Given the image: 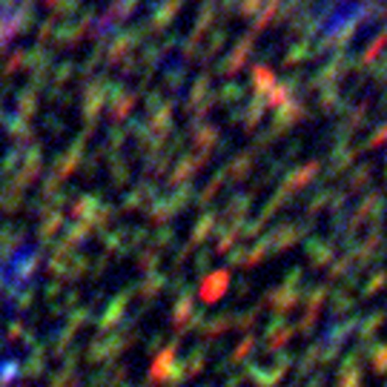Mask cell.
Wrapping results in <instances>:
<instances>
[{
  "label": "cell",
  "instance_id": "6da1fadb",
  "mask_svg": "<svg viewBox=\"0 0 387 387\" xmlns=\"http://www.w3.org/2000/svg\"><path fill=\"white\" fill-rule=\"evenodd\" d=\"M350 63H353V58H350L348 52H336V58H333L330 63H324V66L310 78V86H313V90H324V86H333L341 75H348Z\"/></svg>",
  "mask_w": 387,
  "mask_h": 387
},
{
  "label": "cell",
  "instance_id": "7a4b0ae2",
  "mask_svg": "<svg viewBox=\"0 0 387 387\" xmlns=\"http://www.w3.org/2000/svg\"><path fill=\"white\" fill-rule=\"evenodd\" d=\"M301 118H305V106H301L298 101H287L284 106L276 109V118H273V129H270V133H273V135H281V133H287L290 126H295Z\"/></svg>",
  "mask_w": 387,
  "mask_h": 387
},
{
  "label": "cell",
  "instance_id": "3957f363",
  "mask_svg": "<svg viewBox=\"0 0 387 387\" xmlns=\"http://www.w3.org/2000/svg\"><path fill=\"white\" fill-rule=\"evenodd\" d=\"M250 52H252V35H247L244 40H238V47L233 49L230 58H224V63L219 66V72H221V75H235V72H241L244 63H247V58H250Z\"/></svg>",
  "mask_w": 387,
  "mask_h": 387
},
{
  "label": "cell",
  "instance_id": "277c9868",
  "mask_svg": "<svg viewBox=\"0 0 387 387\" xmlns=\"http://www.w3.org/2000/svg\"><path fill=\"white\" fill-rule=\"evenodd\" d=\"M276 86V72L267 69V66H252V90H255V98H264L270 90Z\"/></svg>",
  "mask_w": 387,
  "mask_h": 387
},
{
  "label": "cell",
  "instance_id": "5b68a950",
  "mask_svg": "<svg viewBox=\"0 0 387 387\" xmlns=\"http://www.w3.org/2000/svg\"><path fill=\"white\" fill-rule=\"evenodd\" d=\"M264 109H267V106H264V98H252L250 106H247V112H238L235 121H244L247 129H255L258 121H262V115H264Z\"/></svg>",
  "mask_w": 387,
  "mask_h": 387
},
{
  "label": "cell",
  "instance_id": "8992f818",
  "mask_svg": "<svg viewBox=\"0 0 387 387\" xmlns=\"http://www.w3.org/2000/svg\"><path fill=\"white\" fill-rule=\"evenodd\" d=\"M313 58V40H298L295 47L284 55V66H298L301 61H307Z\"/></svg>",
  "mask_w": 387,
  "mask_h": 387
},
{
  "label": "cell",
  "instance_id": "52a82bcc",
  "mask_svg": "<svg viewBox=\"0 0 387 387\" xmlns=\"http://www.w3.org/2000/svg\"><path fill=\"white\" fill-rule=\"evenodd\" d=\"M278 6H281V0H267V4H264V9L258 12V18H255V23H252V35L270 26V20L278 15Z\"/></svg>",
  "mask_w": 387,
  "mask_h": 387
},
{
  "label": "cell",
  "instance_id": "ba28073f",
  "mask_svg": "<svg viewBox=\"0 0 387 387\" xmlns=\"http://www.w3.org/2000/svg\"><path fill=\"white\" fill-rule=\"evenodd\" d=\"M364 115H367V104H362V106H356L350 115H348V121H344L341 123V135L344 138H348V135H353L356 133V129L364 123Z\"/></svg>",
  "mask_w": 387,
  "mask_h": 387
},
{
  "label": "cell",
  "instance_id": "9c48e42d",
  "mask_svg": "<svg viewBox=\"0 0 387 387\" xmlns=\"http://www.w3.org/2000/svg\"><path fill=\"white\" fill-rule=\"evenodd\" d=\"M384 47H387V29H381V32L370 40V47L362 52V63H373V61L381 55V49H384Z\"/></svg>",
  "mask_w": 387,
  "mask_h": 387
},
{
  "label": "cell",
  "instance_id": "30bf717a",
  "mask_svg": "<svg viewBox=\"0 0 387 387\" xmlns=\"http://www.w3.org/2000/svg\"><path fill=\"white\" fill-rule=\"evenodd\" d=\"M338 104H341L338 90H336V86H324L321 95H319V109H321V112H336Z\"/></svg>",
  "mask_w": 387,
  "mask_h": 387
},
{
  "label": "cell",
  "instance_id": "8fae6325",
  "mask_svg": "<svg viewBox=\"0 0 387 387\" xmlns=\"http://www.w3.org/2000/svg\"><path fill=\"white\" fill-rule=\"evenodd\" d=\"M353 158H356V152L348 149V138H341L338 147H336V152H333V169H344Z\"/></svg>",
  "mask_w": 387,
  "mask_h": 387
},
{
  "label": "cell",
  "instance_id": "7c38bea8",
  "mask_svg": "<svg viewBox=\"0 0 387 387\" xmlns=\"http://www.w3.org/2000/svg\"><path fill=\"white\" fill-rule=\"evenodd\" d=\"M287 101H293L290 95H287V90H284V83H276L273 90L264 95V106H273V109H278V106H284Z\"/></svg>",
  "mask_w": 387,
  "mask_h": 387
},
{
  "label": "cell",
  "instance_id": "4fadbf2b",
  "mask_svg": "<svg viewBox=\"0 0 387 387\" xmlns=\"http://www.w3.org/2000/svg\"><path fill=\"white\" fill-rule=\"evenodd\" d=\"M244 92H247V90H244L241 83H227L219 95H221V101H224V104H235V101H241V98H244Z\"/></svg>",
  "mask_w": 387,
  "mask_h": 387
},
{
  "label": "cell",
  "instance_id": "5bb4252c",
  "mask_svg": "<svg viewBox=\"0 0 387 387\" xmlns=\"http://www.w3.org/2000/svg\"><path fill=\"white\" fill-rule=\"evenodd\" d=\"M264 4H267V0H241L238 12H241L244 18H247V15H258V12L264 9Z\"/></svg>",
  "mask_w": 387,
  "mask_h": 387
},
{
  "label": "cell",
  "instance_id": "9a60e30c",
  "mask_svg": "<svg viewBox=\"0 0 387 387\" xmlns=\"http://www.w3.org/2000/svg\"><path fill=\"white\" fill-rule=\"evenodd\" d=\"M215 138H219V129H215V126H204L201 133H198V147H212Z\"/></svg>",
  "mask_w": 387,
  "mask_h": 387
},
{
  "label": "cell",
  "instance_id": "2e32d148",
  "mask_svg": "<svg viewBox=\"0 0 387 387\" xmlns=\"http://www.w3.org/2000/svg\"><path fill=\"white\" fill-rule=\"evenodd\" d=\"M250 161H252L250 152L235 158V166H233V176H235V178H244V172H250Z\"/></svg>",
  "mask_w": 387,
  "mask_h": 387
},
{
  "label": "cell",
  "instance_id": "e0dca14e",
  "mask_svg": "<svg viewBox=\"0 0 387 387\" xmlns=\"http://www.w3.org/2000/svg\"><path fill=\"white\" fill-rule=\"evenodd\" d=\"M384 141H387V123H381V126L376 129V133L370 135V141H367V147H370V149H376V147H381Z\"/></svg>",
  "mask_w": 387,
  "mask_h": 387
},
{
  "label": "cell",
  "instance_id": "ac0fdd59",
  "mask_svg": "<svg viewBox=\"0 0 387 387\" xmlns=\"http://www.w3.org/2000/svg\"><path fill=\"white\" fill-rule=\"evenodd\" d=\"M221 43H224V29H215V35H212V40H209V47H207V55H215V52H219Z\"/></svg>",
  "mask_w": 387,
  "mask_h": 387
},
{
  "label": "cell",
  "instance_id": "d6986e66",
  "mask_svg": "<svg viewBox=\"0 0 387 387\" xmlns=\"http://www.w3.org/2000/svg\"><path fill=\"white\" fill-rule=\"evenodd\" d=\"M207 90H209V80H207V78H201V80L195 83V90H192V101L207 98Z\"/></svg>",
  "mask_w": 387,
  "mask_h": 387
},
{
  "label": "cell",
  "instance_id": "ffe728a7",
  "mask_svg": "<svg viewBox=\"0 0 387 387\" xmlns=\"http://www.w3.org/2000/svg\"><path fill=\"white\" fill-rule=\"evenodd\" d=\"M373 80H376V83H384V80H387V58L373 66Z\"/></svg>",
  "mask_w": 387,
  "mask_h": 387
},
{
  "label": "cell",
  "instance_id": "44dd1931",
  "mask_svg": "<svg viewBox=\"0 0 387 387\" xmlns=\"http://www.w3.org/2000/svg\"><path fill=\"white\" fill-rule=\"evenodd\" d=\"M381 18H387V6H384V15H381Z\"/></svg>",
  "mask_w": 387,
  "mask_h": 387
}]
</instances>
